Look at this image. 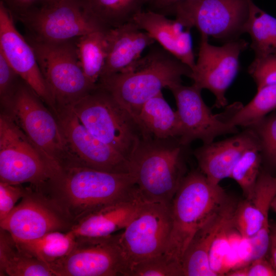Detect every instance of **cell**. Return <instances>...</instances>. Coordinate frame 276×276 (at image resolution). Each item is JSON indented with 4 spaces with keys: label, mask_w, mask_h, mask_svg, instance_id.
Instances as JSON below:
<instances>
[{
    "label": "cell",
    "mask_w": 276,
    "mask_h": 276,
    "mask_svg": "<svg viewBox=\"0 0 276 276\" xmlns=\"http://www.w3.org/2000/svg\"><path fill=\"white\" fill-rule=\"evenodd\" d=\"M228 108L224 117L231 124L249 128L276 108V84L257 90L253 99L245 106L236 103Z\"/></svg>",
    "instance_id": "4316f807"
},
{
    "label": "cell",
    "mask_w": 276,
    "mask_h": 276,
    "mask_svg": "<svg viewBox=\"0 0 276 276\" xmlns=\"http://www.w3.org/2000/svg\"><path fill=\"white\" fill-rule=\"evenodd\" d=\"M133 21L164 50L193 69L196 62L190 30L176 19H170L166 15L150 10L139 13Z\"/></svg>",
    "instance_id": "ffe728a7"
},
{
    "label": "cell",
    "mask_w": 276,
    "mask_h": 276,
    "mask_svg": "<svg viewBox=\"0 0 276 276\" xmlns=\"http://www.w3.org/2000/svg\"><path fill=\"white\" fill-rule=\"evenodd\" d=\"M145 201L137 187L129 194L91 212L75 223L76 237L105 238L123 230L138 214Z\"/></svg>",
    "instance_id": "d6986e66"
},
{
    "label": "cell",
    "mask_w": 276,
    "mask_h": 276,
    "mask_svg": "<svg viewBox=\"0 0 276 276\" xmlns=\"http://www.w3.org/2000/svg\"><path fill=\"white\" fill-rule=\"evenodd\" d=\"M187 0H147L150 10L165 15L167 11L177 3Z\"/></svg>",
    "instance_id": "ab89813d"
},
{
    "label": "cell",
    "mask_w": 276,
    "mask_h": 276,
    "mask_svg": "<svg viewBox=\"0 0 276 276\" xmlns=\"http://www.w3.org/2000/svg\"><path fill=\"white\" fill-rule=\"evenodd\" d=\"M188 146L178 138H143L129 159L130 173L146 201L171 204L186 176Z\"/></svg>",
    "instance_id": "277c9868"
},
{
    "label": "cell",
    "mask_w": 276,
    "mask_h": 276,
    "mask_svg": "<svg viewBox=\"0 0 276 276\" xmlns=\"http://www.w3.org/2000/svg\"><path fill=\"white\" fill-rule=\"evenodd\" d=\"M192 72L160 46H154L126 70L100 79L97 84L135 118L148 100L164 88L181 83L182 77L190 78Z\"/></svg>",
    "instance_id": "7a4b0ae2"
},
{
    "label": "cell",
    "mask_w": 276,
    "mask_h": 276,
    "mask_svg": "<svg viewBox=\"0 0 276 276\" xmlns=\"http://www.w3.org/2000/svg\"><path fill=\"white\" fill-rule=\"evenodd\" d=\"M126 276H182V273L181 265L165 253L133 265Z\"/></svg>",
    "instance_id": "1f68e13d"
},
{
    "label": "cell",
    "mask_w": 276,
    "mask_h": 276,
    "mask_svg": "<svg viewBox=\"0 0 276 276\" xmlns=\"http://www.w3.org/2000/svg\"><path fill=\"white\" fill-rule=\"evenodd\" d=\"M167 14H173L185 28L225 42L245 33L248 0H187L176 4Z\"/></svg>",
    "instance_id": "30bf717a"
},
{
    "label": "cell",
    "mask_w": 276,
    "mask_h": 276,
    "mask_svg": "<svg viewBox=\"0 0 276 276\" xmlns=\"http://www.w3.org/2000/svg\"><path fill=\"white\" fill-rule=\"evenodd\" d=\"M248 4L245 33L250 36L255 58L276 55V18L260 9L252 0H248Z\"/></svg>",
    "instance_id": "83f0119b"
},
{
    "label": "cell",
    "mask_w": 276,
    "mask_h": 276,
    "mask_svg": "<svg viewBox=\"0 0 276 276\" xmlns=\"http://www.w3.org/2000/svg\"><path fill=\"white\" fill-rule=\"evenodd\" d=\"M108 30L95 31L75 39L80 64L87 79L94 85H97L106 63Z\"/></svg>",
    "instance_id": "484cf974"
},
{
    "label": "cell",
    "mask_w": 276,
    "mask_h": 276,
    "mask_svg": "<svg viewBox=\"0 0 276 276\" xmlns=\"http://www.w3.org/2000/svg\"><path fill=\"white\" fill-rule=\"evenodd\" d=\"M76 241L75 236L70 231L51 232L34 239L15 241L21 249L49 267L66 256L73 248Z\"/></svg>",
    "instance_id": "f546056e"
},
{
    "label": "cell",
    "mask_w": 276,
    "mask_h": 276,
    "mask_svg": "<svg viewBox=\"0 0 276 276\" xmlns=\"http://www.w3.org/2000/svg\"><path fill=\"white\" fill-rule=\"evenodd\" d=\"M54 114L72 157V163L69 166H84L111 173H130L129 161L94 136L81 123L71 106L57 107Z\"/></svg>",
    "instance_id": "9a60e30c"
},
{
    "label": "cell",
    "mask_w": 276,
    "mask_h": 276,
    "mask_svg": "<svg viewBox=\"0 0 276 276\" xmlns=\"http://www.w3.org/2000/svg\"><path fill=\"white\" fill-rule=\"evenodd\" d=\"M276 193V176L260 173L253 196L236 205L233 224L243 238L255 236L262 227L270 226L269 211Z\"/></svg>",
    "instance_id": "7402d4cb"
},
{
    "label": "cell",
    "mask_w": 276,
    "mask_h": 276,
    "mask_svg": "<svg viewBox=\"0 0 276 276\" xmlns=\"http://www.w3.org/2000/svg\"><path fill=\"white\" fill-rule=\"evenodd\" d=\"M8 113L42 155L59 170L72 163V157L58 121L22 79L5 107Z\"/></svg>",
    "instance_id": "8992f818"
},
{
    "label": "cell",
    "mask_w": 276,
    "mask_h": 276,
    "mask_svg": "<svg viewBox=\"0 0 276 276\" xmlns=\"http://www.w3.org/2000/svg\"><path fill=\"white\" fill-rule=\"evenodd\" d=\"M95 19L104 28H117L132 21L147 0H84Z\"/></svg>",
    "instance_id": "f1b7e54d"
},
{
    "label": "cell",
    "mask_w": 276,
    "mask_h": 276,
    "mask_svg": "<svg viewBox=\"0 0 276 276\" xmlns=\"http://www.w3.org/2000/svg\"><path fill=\"white\" fill-rule=\"evenodd\" d=\"M71 107L94 136L129 161L143 133L135 118L108 91L97 84Z\"/></svg>",
    "instance_id": "5b68a950"
},
{
    "label": "cell",
    "mask_w": 276,
    "mask_h": 276,
    "mask_svg": "<svg viewBox=\"0 0 276 276\" xmlns=\"http://www.w3.org/2000/svg\"><path fill=\"white\" fill-rule=\"evenodd\" d=\"M208 37L201 34L198 59L190 78L198 88L213 94L214 106L222 108L227 105L226 91L237 75L240 55L248 44L238 38L215 46L209 43Z\"/></svg>",
    "instance_id": "7c38bea8"
},
{
    "label": "cell",
    "mask_w": 276,
    "mask_h": 276,
    "mask_svg": "<svg viewBox=\"0 0 276 276\" xmlns=\"http://www.w3.org/2000/svg\"><path fill=\"white\" fill-rule=\"evenodd\" d=\"M228 276H276V270L266 257L254 260L248 264L231 270Z\"/></svg>",
    "instance_id": "74e56055"
},
{
    "label": "cell",
    "mask_w": 276,
    "mask_h": 276,
    "mask_svg": "<svg viewBox=\"0 0 276 276\" xmlns=\"http://www.w3.org/2000/svg\"><path fill=\"white\" fill-rule=\"evenodd\" d=\"M233 216L220 229L210 250V266L217 276L224 275L228 271L227 260L231 250L230 233L234 227Z\"/></svg>",
    "instance_id": "d6a6232c"
},
{
    "label": "cell",
    "mask_w": 276,
    "mask_h": 276,
    "mask_svg": "<svg viewBox=\"0 0 276 276\" xmlns=\"http://www.w3.org/2000/svg\"><path fill=\"white\" fill-rule=\"evenodd\" d=\"M13 16L26 28L28 38L40 42H62L106 29L92 16L84 0L40 4Z\"/></svg>",
    "instance_id": "9c48e42d"
},
{
    "label": "cell",
    "mask_w": 276,
    "mask_h": 276,
    "mask_svg": "<svg viewBox=\"0 0 276 276\" xmlns=\"http://www.w3.org/2000/svg\"><path fill=\"white\" fill-rule=\"evenodd\" d=\"M172 225L171 204L146 201L122 232L116 234L126 270L146 259L165 254Z\"/></svg>",
    "instance_id": "8fae6325"
},
{
    "label": "cell",
    "mask_w": 276,
    "mask_h": 276,
    "mask_svg": "<svg viewBox=\"0 0 276 276\" xmlns=\"http://www.w3.org/2000/svg\"><path fill=\"white\" fill-rule=\"evenodd\" d=\"M58 1H60V0H43L40 4L52 3H54Z\"/></svg>",
    "instance_id": "7bdbcfd3"
},
{
    "label": "cell",
    "mask_w": 276,
    "mask_h": 276,
    "mask_svg": "<svg viewBox=\"0 0 276 276\" xmlns=\"http://www.w3.org/2000/svg\"><path fill=\"white\" fill-rule=\"evenodd\" d=\"M271 208L276 213V193L272 200Z\"/></svg>",
    "instance_id": "b9f144b4"
},
{
    "label": "cell",
    "mask_w": 276,
    "mask_h": 276,
    "mask_svg": "<svg viewBox=\"0 0 276 276\" xmlns=\"http://www.w3.org/2000/svg\"><path fill=\"white\" fill-rule=\"evenodd\" d=\"M135 119L144 138H179L181 135V124L177 112L166 101L162 91L145 103Z\"/></svg>",
    "instance_id": "cb8c5ba5"
},
{
    "label": "cell",
    "mask_w": 276,
    "mask_h": 276,
    "mask_svg": "<svg viewBox=\"0 0 276 276\" xmlns=\"http://www.w3.org/2000/svg\"><path fill=\"white\" fill-rule=\"evenodd\" d=\"M136 186L130 173L68 166L62 168L47 195L74 224L94 211L127 195Z\"/></svg>",
    "instance_id": "6da1fadb"
},
{
    "label": "cell",
    "mask_w": 276,
    "mask_h": 276,
    "mask_svg": "<svg viewBox=\"0 0 276 276\" xmlns=\"http://www.w3.org/2000/svg\"><path fill=\"white\" fill-rule=\"evenodd\" d=\"M76 238L70 253L50 265L55 276H125L126 267L116 234Z\"/></svg>",
    "instance_id": "5bb4252c"
},
{
    "label": "cell",
    "mask_w": 276,
    "mask_h": 276,
    "mask_svg": "<svg viewBox=\"0 0 276 276\" xmlns=\"http://www.w3.org/2000/svg\"><path fill=\"white\" fill-rule=\"evenodd\" d=\"M258 139L249 128L228 139L209 144L196 149L194 155L200 171L214 185H219L230 177L232 170L247 150L259 147Z\"/></svg>",
    "instance_id": "ac0fdd59"
},
{
    "label": "cell",
    "mask_w": 276,
    "mask_h": 276,
    "mask_svg": "<svg viewBox=\"0 0 276 276\" xmlns=\"http://www.w3.org/2000/svg\"><path fill=\"white\" fill-rule=\"evenodd\" d=\"M236 205L230 200L197 232L181 261L182 276H217L210 266V250L220 229L233 216Z\"/></svg>",
    "instance_id": "603a6c76"
},
{
    "label": "cell",
    "mask_w": 276,
    "mask_h": 276,
    "mask_svg": "<svg viewBox=\"0 0 276 276\" xmlns=\"http://www.w3.org/2000/svg\"><path fill=\"white\" fill-rule=\"evenodd\" d=\"M107 40V57L100 79L126 70L142 57L146 48L156 42L133 21L108 29Z\"/></svg>",
    "instance_id": "44dd1931"
},
{
    "label": "cell",
    "mask_w": 276,
    "mask_h": 276,
    "mask_svg": "<svg viewBox=\"0 0 276 276\" xmlns=\"http://www.w3.org/2000/svg\"><path fill=\"white\" fill-rule=\"evenodd\" d=\"M21 80L0 52V97L4 107H6L10 103Z\"/></svg>",
    "instance_id": "d590c367"
},
{
    "label": "cell",
    "mask_w": 276,
    "mask_h": 276,
    "mask_svg": "<svg viewBox=\"0 0 276 276\" xmlns=\"http://www.w3.org/2000/svg\"><path fill=\"white\" fill-rule=\"evenodd\" d=\"M262 156L260 147L246 151L234 166L229 178L235 180L241 188L245 199H251L260 175Z\"/></svg>",
    "instance_id": "4dcf8cb0"
},
{
    "label": "cell",
    "mask_w": 276,
    "mask_h": 276,
    "mask_svg": "<svg viewBox=\"0 0 276 276\" xmlns=\"http://www.w3.org/2000/svg\"><path fill=\"white\" fill-rule=\"evenodd\" d=\"M248 73L254 80L257 90L276 84V55L255 58L248 67Z\"/></svg>",
    "instance_id": "e575fe53"
},
{
    "label": "cell",
    "mask_w": 276,
    "mask_h": 276,
    "mask_svg": "<svg viewBox=\"0 0 276 276\" xmlns=\"http://www.w3.org/2000/svg\"><path fill=\"white\" fill-rule=\"evenodd\" d=\"M229 200L224 190L200 171L186 175L171 203V230L165 254L181 265L197 232Z\"/></svg>",
    "instance_id": "3957f363"
},
{
    "label": "cell",
    "mask_w": 276,
    "mask_h": 276,
    "mask_svg": "<svg viewBox=\"0 0 276 276\" xmlns=\"http://www.w3.org/2000/svg\"><path fill=\"white\" fill-rule=\"evenodd\" d=\"M13 15L24 12L40 5L43 0H2Z\"/></svg>",
    "instance_id": "f35d334b"
},
{
    "label": "cell",
    "mask_w": 276,
    "mask_h": 276,
    "mask_svg": "<svg viewBox=\"0 0 276 276\" xmlns=\"http://www.w3.org/2000/svg\"><path fill=\"white\" fill-rule=\"evenodd\" d=\"M249 128L258 139L262 159L263 158L272 168H276V113L266 116Z\"/></svg>",
    "instance_id": "836d02e7"
},
{
    "label": "cell",
    "mask_w": 276,
    "mask_h": 276,
    "mask_svg": "<svg viewBox=\"0 0 276 276\" xmlns=\"http://www.w3.org/2000/svg\"><path fill=\"white\" fill-rule=\"evenodd\" d=\"M0 275L55 276L47 265L21 249L11 235L1 228Z\"/></svg>",
    "instance_id": "d4e9b609"
},
{
    "label": "cell",
    "mask_w": 276,
    "mask_h": 276,
    "mask_svg": "<svg viewBox=\"0 0 276 276\" xmlns=\"http://www.w3.org/2000/svg\"><path fill=\"white\" fill-rule=\"evenodd\" d=\"M27 190L22 185H12L0 182V221L13 209L17 201L22 198Z\"/></svg>",
    "instance_id": "8d00e7d4"
},
{
    "label": "cell",
    "mask_w": 276,
    "mask_h": 276,
    "mask_svg": "<svg viewBox=\"0 0 276 276\" xmlns=\"http://www.w3.org/2000/svg\"><path fill=\"white\" fill-rule=\"evenodd\" d=\"M270 261L276 270V224H270Z\"/></svg>",
    "instance_id": "60d3db41"
},
{
    "label": "cell",
    "mask_w": 276,
    "mask_h": 276,
    "mask_svg": "<svg viewBox=\"0 0 276 276\" xmlns=\"http://www.w3.org/2000/svg\"><path fill=\"white\" fill-rule=\"evenodd\" d=\"M14 17L0 2V52L19 77L54 112L56 105L31 45L16 29Z\"/></svg>",
    "instance_id": "e0dca14e"
},
{
    "label": "cell",
    "mask_w": 276,
    "mask_h": 276,
    "mask_svg": "<svg viewBox=\"0 0 276 276\" xmlns=\"http://www.w3.org/2000/svg\"><path fill=\"white\" fill-rule=\"evenodd\" d=\"M57 107L72 106L95 89L78 59L75 39L44 42L27 37ZM56 111V110H55Z\"/></svg>",
    "instance_id": "ba28073f"
},
{
    "label": "cell",
    "mask_w": 276,
    "mask_h": 276,
    "mask_svg": "<svg viewBox=\"0 0 276 276\" xmlns=\"http://www.w3.org/2000/svg\"><path fill=\"white\" fill-rule=\"evenodd\" d=\"M73 225L50 197L30 185L19 203L0 221L1 228L17 241L34 239L51 232H68Z\"/></svg>",
    "instance_id": "4fadbf2b"
},
{
    "label": "cell",
    "mask_w": 276,
    "mask_h": 276,
    "mask_svg": "<svg viewBox=\"0 0 276 276\" xmlns=\"http://www.w3.org/2000/svg\"><path fill=\"white\" fill-rule=\"evenodd\" d=\"M169 89L176 101L181 127L178 139L183 145L189 146L197 140L209 144L220 135L238 132L237 127L231 124L224 115L212 113L202 98V90L194 84L179 83Z\"/></svg>",
    "instance_id": "2e32d148"
},
{
    "label": "cell",
    "mask_w": 276,
    "mask_h": 276,
    "mask_svg": "<svg viewBox=\"0 0 276 276\" xmlns=\"http://www.w3.org/2000/svg\"><path fill=\"white\" fill-rule=\"evenodd\" d=\"M61 171L49 162L7 112L0 116V182L46 194Z\"/></svg>",
    "instance_id": "52a82bcc"
}]
</instances>
